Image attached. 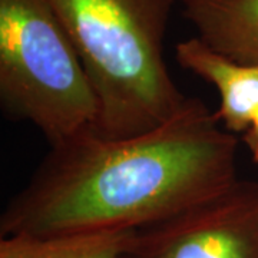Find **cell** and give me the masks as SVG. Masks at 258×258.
Returning a JSON list of instances; mask_svg holds the SVG:
<instances>
[{"label": "cell", "instance_id": "1", "mask_svg": "<svg viewBox=\"0 0 258 258\" xmlns=\"http://www.w3.org/2000/svg\"><path fill=\"white\" fill-rule=\"evenodd\" d=\"M189 98L175 118L137 137L93 129L50 147L0 218L2 237L141 230L234 184L238 138Z\"/></svg>", "mask_w": 258, "mask_h": 258}, {"label": "cell", "instance_id": "2", "mask_svg": "<svg viewBox=\"0 0 258 258\" xmlns=\"http://www.w3.org/2000/svg\"><path fill=\"white\" fill-rule=\"evenodd\" d=\"M179 0H49L68 30L99 102L95 132L137 137L175 118L189 98L164 59Z\"/></svg>", "mask_w": 258, "mask_h": 258}, {"label": "cell", "instance_id": "3", "mask_svg": "<svg viewBox=\"0 0 258 258\" xmlns=\"http://www.w3.org/2000/svg\"><path fill=\"white\" fill-rule=\"evenodd\" d=\"M0 101L50 147L98 123L96 93L49 0H0Z\"/></svg>", "mask_w": 258, "mask_h": 258}, {"label": "cell", "instance_id": "4", "mask_svg": "<svg viewBox=\"0 0 258 258\" xmlns=\"http://www.w3.org/2000/svg\"><path fill=\"white\" fill-rule=\"evenodd\" d=\"M122 258H258V182L237 179L141 228Z\"/></svg>", "mask_w": 258, "mask_h": 258}, {"label": "cell", "instance_id": "5", "mask_svg": "<svg viewBox=\"0 0 258 258\" xmlns=\"http://www.w3.org/2000/svg\"><path fill=\"white\" fill-rule=\"evenodd\" d=\"M175 60L217 88V116L231 134H244L258 109V66L235 62L214 50L198 36L175 45Z\"/></svg>", "mask_w": 258, "mask_h": 258}, {"label": "cell", "instance_id": "6", "mask_svg": "<svg viewBox=\"0 0 258 258\" xmlns=\"http://www.w3.org/2000/svg\"><path fill=\"white\" fill-rule=\"evenodd\" d=\"M198 37L235 62L258 66V0H185Z\"/></svg>", "mask_w": 258, "mask_h": 258}, {"label": "cell", "instance_id": "7", "mask_svg": "<svg viewBox=\"0 0 258 258\" xmlns=\"http://www.w3.org/2000/svg\"><path fill=\"white\" fill-rule=\"evenodd\" d=\"M137 231L15 234L0 238V258H122Z\"/></svg>", "mask_w": 258, "mask_h": 258}, {"label": "cell", "instance_id": "8", "mask_svg": "<svg viewBox=\"0 0 258 258\" xmlns=\"http://www.w3.org/2000/svg\"><path fill=\"white\" fill-rule=\"evenodd\" d=\"M241 139L249 151L252 161L258 164V109L254 113L252 119L249 122V126L245 129Z\"/></svg>", "mask_w": 258, "mask_h": 258}, {"label": "cell", "instance_id": "9", "mask_svg": "<svg viewBox=\"0 0 258 258\" xmlns=\"http://www.w3.org/2000/svg\"><path fill=\"white\" fill-rule=\"evenodd\" d=\"M179 2H181V3H184V2H185V0H179Z\"/></svg>", "mask_w": 258, "mask_h": 258}]
</instances>
